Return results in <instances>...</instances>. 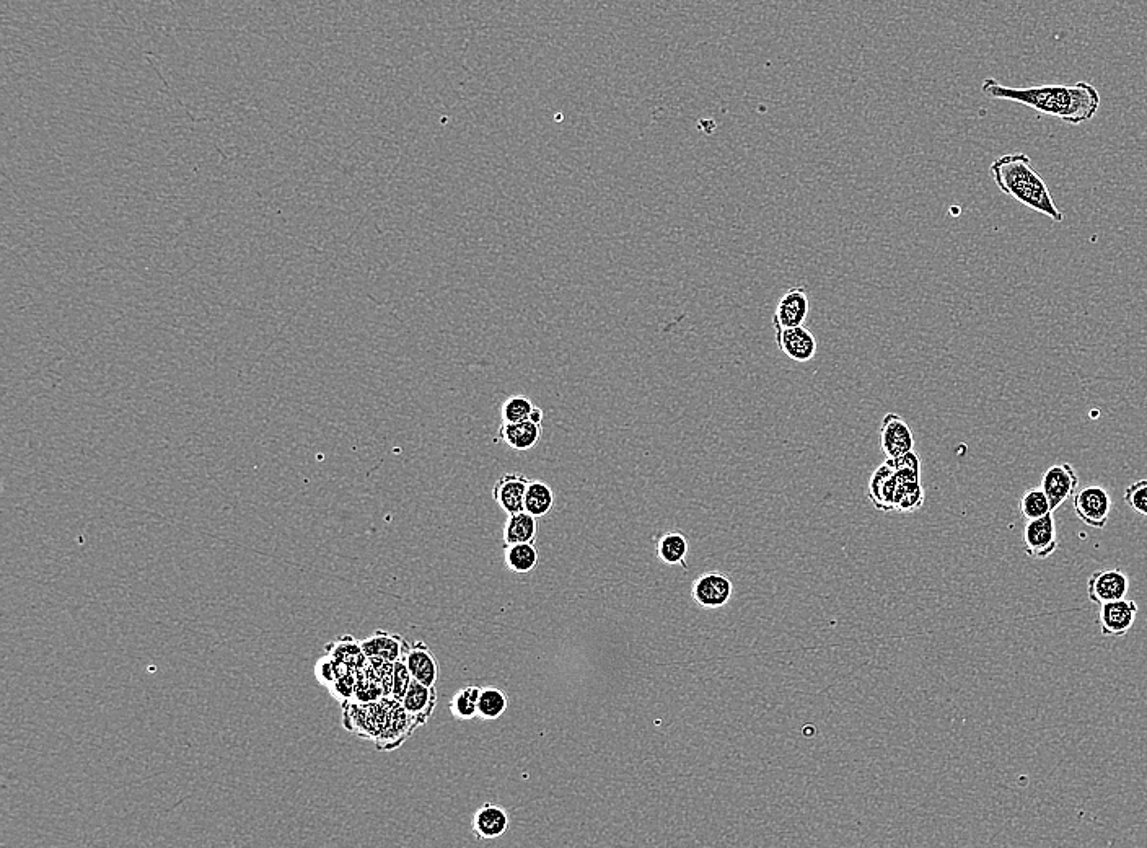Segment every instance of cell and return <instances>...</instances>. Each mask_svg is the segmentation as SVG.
Wrapping results in <instances>:
<instances>
[{"mask_svg": "<svg viewBox=\"0 0 1147 848\" xmlns=\"http://www.w3.org/2000/svg\"><path fill=\"white\" fill-rule=\"evenodd\" d=\"M809 296L802 288H792L779 299L773 317V327H802L809 317Z\"/></svg>", "mask_w": 1147, "mask_h": 848, "instance_id": "obj_12", "label": "cell"}, {"mask_svg": "<svg viewBox=\"0 0 1147 848\" xmlns=\"http://www.w3.org/2000/svg\"><path fill=\"white\" fill-rule=\"evenodd\" d=\"M981 92L994 100H1007L1029 106L1042 115L1060 118L1064 123H1087L1100 110L1099 90L1086 80L1074 85H1032V87H1007L996 79H986L981 84Z\"/></svg>", "mask_w": 1147, "mask_h": 848, "instance_id": "obj_1", "label": "cell"}, {"mask_svg": "<svg viewBox=\"0 0 1147 848\" xmlns=\"http://www.w3.org/2000/svg\"><path fill=\"white\" fill-rule=\"evenodd\" d=\"M361 643L367 658L382 659L387 663H396V661L405 659L409 646H411V643L403 640L400 635L385 632V630H377L374 635L365 638Z\"/></svg>", "mask_w": 1147, "mask_h": 848, "instance_id": "obj_14", "label": "cell"}, {"mask_svg": "<svg viewBox=\"0 0 1147 848\" xmlns=\"http://www.w3.org/2000/svg\"><path fill=\"white\" fill-rule=\"evenodd\" d=\"M471 826L480 840L499 839L509 831V814L499 804L484 803L473 814Z\"/></svg>", "mask_w": 1147, "mask_h": 848, "instance_id": "obj_17", "label": "cell"}, {"mask_svg": "<svg viewBox=\"0 0 1147 848\" xmlns=\"http://www.w3.org/2000/svg\"><path fill=\"white\" fill-rule=\"evenodd\" d=\"M343 664L336 663L331 656L326 654L325 658H321L317 663V677L321 684L326 685L330 689L334 681L338 679L339 672H341Z\"/></svg>", "mask_w": 1147, "mask_h": 848, "instance_id": "obj_31", "label": "cell"}, {"mask_svg": "<svg viewBox=\"0 0 1147 848\" xmlns=\"http://www.w3.org/2000/svg\"><path fill=\"white\" fill-rule=\"evenodd\" d=\"M509 698L497 687H483L478 700V716L481 720H497L506 713Z\"/></svg>", "mask_w": 1147, "mask_h": 848, "instance_id": "obj_24", "label": "cell"}, {"mask_svg": "<svg viewBox=\"0 0 1147 848\" xmlns=\"http://www.w3.org/2000/svg\"><path fill=\"white\" fill-rule=\"evenodd\" d=\"M543 416H545L543 410L535 407L528 420L519 421V423H502L497 436L514 451H530L541 441Z\"/></svg>", "mask_w": 1147, "mask_h": 848, "instance_id": "obj_11", "label": "cell"}, {"mask_svg": "<svg viewBox=\"0 0 1147 848\" xmlns=\"http://www.w3.org/2000/svg\"><path fill=\"white\" fill-rule=\"evenodd\" d=\"M690 544L682 532H665L657 540V557L668 566H686Z\"/></svg>", "mask_w": 1147, "mask_h": 848, "instance_id": "obj_21", "label": "cell"}, {"mask_svg": "<svg viewBox=\"0 0 1147 848\" xmlns=\"http://www.w3.org/2000/svg\"><path fill=\"white\" fill-rule=\"evenodd\" d=\"M1073 508L1076 516L1086 526L1104 529L1112 511V496L1108 495L1104 486H1086L1073 496Z\"/></svg>", "mask_w": 1147, "mask_h": 848, "instance_id": "obj_4", "label": "cell"}, {"mask_svg": "<svg viewBox=\"0 0 1147 848\" xmlns=\"http://www.w3.org/2000/svg\"><path fill=\"white\" fill-rule=\"evenodd\" d=\"M1138 612V604L1126 597L1102 604L1099 614L1100 632L1107 638H1123L1133 628Z\"/></svg>", "mask_w": 1147, "mask_h": 848, "instance_id": "obj_8", "label": "cell"}, {"mask_svg": "<svg viewBox=\"0 0 1147 848\" xmlns=\"http://www.w3.org/2000/svg\"><path fill=\"white\" fill-rule=\"evenodd\" d=\"M357 681H359V669L344 666L343 664L338 679H336L330 687L331 695H333L338 702H341V705L349 702V700H352V697H354V694H356Z\"/></svg>", "mask_w": 1147, "mask_h": 848, "instance_id": "obj_27", "label": "cell"}, {"mask_svg": "<svg viewBox=\"0 0 1147 848\" xmlns=\"http://www.w3.org/2000/svg\"><path fill=\"white\" fill-rule=\"evenodd\" d=\"M554 506V493L548 483L540 482V480H530L528 483L527 493H525V503L523 509L532 516L540 517L546 516L550 513Z\"/></svg>", "mask_w": 1147, "mask_h": 848, "instance_id": "obj_22", "label": "cell"}, {"mask_svg": "<svg viewBox=\"0 0 1147 848\" xmlns=\"http://www.w3.org/2000/svg\"><path fill=\"white\" fill-rule=\"evenodd\" d=\"M880 449L887 459L915 451L913 431L897 413H887L880 424Z\"/></svg>", "mask_w": 1147, "mask_h": 848, "instance_id": "obj_9", "label": "cell"}, {"mask_svg": "<svg viewBox=\"0 0 1147 848\" xmlns=\"http://www.w3.org/2000/svg\"><path fill=\"white\" fill-rule=\"evenodd\" d=\"M1128 591H1130V578L1117 568L1095 571L1087 583L1090 602H1094L1097 606L1125 599Z\"/></svg>", "mask_w": 1147, "mask_h": 848, "instance_id": "obj_7", "label": "cell"}, {"mask_svg": "<svg viewBox=\"0 0 1147 848\" xmlns=\"http://www.w3.org/2000/svg\"><path fill=\"white\" fill-rule=\"evenodd\" d=\"M1125 503L1134 513L1147 517V478L1131 483L1125 490Z\"/></svg>", "mask_w": 1147, "mask_h": 848, "instance_id": "obj_29", "label": "cell"}, {"mask_svg": "<svg viewBox=\"0 0 1147 848\" xmlns=\"http://www.w3.org/2000/svg\"><path fill=\"white\" fill-rule=\"evenodd\" d=\"M436 703V687H429V685L421 684L414 679L409 685L405 697L401 698V705L409 715L413 716L414 720L418 721L419 726L424 725L431 718Z\"/></svg>", "mask_w": 1147, "mask_h": 848, "instance_id": "obj_18", "label": "cell"}, {"mask_svg": "<svg viewBox=\"0 0 1147 848\" xmlns=\"http://www.w3.org/2000/svg\"><path fill=\"white\" fill-rule=\"evenodd\" d=\"M403 661L408 666L409 674L414 681L429 685V687H436L437 681H439V663L426 643H422V641L411 643Z\"/></svg>", "mask_w": 1147, "mask_h": 848, "instance_id": "obj_15", "label": "cell"}, {"mask_svg": "<svg viewBox=\"0 0 1147 848\" xmlns=\"http://www.w3.org/2000/svg\"><path fill=\"white\" fill-rule=\"evenodd\" d=\"M774 332L781 353L794 363H809L817 356V338L804 325L792 328L774 327Z\"/></svg>", "mask_w": 1147, "mask_h": 848, "instance_id": "obj_10", "label": "cell"}, {"mask_svg": "<svg viewBox=\"0 0 1147 848\" xmlns=\"http://www.w3.org/2000/svg\"><path fill=\"white\" fill-rule=\"evenodd\" d=\"M732 596H734V583L721 571L703 573L691 584V597L701 609H722L729 604Z\"/></svg>", "mask_w": 1147, "mask_h": 848, "instance_id": "obj_3", "label": "cell"}, {"mask_svg": "<svg viewBox=\"0 0 1147 848\" xmlns=\"http://www.w3.org/2000/svg\"><path fill=\"white\" fill-rule=\"evenodd\" d=\"M538 535V517L527 513L525 509L520 513L509 514L504 526V544H535Z\"/></svg>", "mask_w": 1147, "mask_h": 848, "instance_id": "obj_19", "label": "cell"}, {"mask_svg": "<svg viewBox=\"0 0 1147 848\" xmlns=\"http://www.w3.org/2000/svg\"><path fill=\"white\" fill-rule=\"evenodd\" d=\"M325 650L326 654L331 656L336 663L354 667V669H362L365 664L369 663V658L365 656L364 650H362L361 641H357L351 635L341 636L330 645H326Z\"/></svg>", "mask_w": 1147, "mask_h": 848, "instance_id": "obj_20", "label": "cell"}, {"mask_svg": "<svg viewBox=\"0 0 1147 848\" xmlns=\"http://www.w3.org/2000/svg\"><path fill=\"white\" fill-rule=\"evenodd\" d=\"M411 682H413V677L409 674L405 661H403V659L396 661V663L393 664L392 694H390V700L401 702V698L405 697Z\"/></svg>", "mask_w": 1147, "mask_h": 848, "instance_id": "obj_30", "label": "cell"}, {"mask_svg": "<svg viewBox=\"0 0 1147 848\" xmlns=\"http://www.w3.org/2000/svg\"><path fill=\"white\" fill-rule=\"evenodd\" d=\"M1024 545L1027 557L1032 560H1046L1058 548L1056 539V526L1053 513H1048L1040 519L1027 521L1024 530Z\"/></svg>", "mask_w": 1147, "mask_h": 848, "instance_id": "obj_6", "label": "cell"}, {"mask_svg": "<svg viewBox=\"0 0 1147 848\" xmlns=\"http://www.w3.org/2000/svg\"><path fill=\"white\" fill-rule=\"evenodd\" d=\"M1020 513L1024 516L1025 521L1040 519V517L1051 513L1050 501L1046 498L1045 491L1042 488H1030V490L1025 491L1020 498Z\"/></svg>", "mask_w": 1147, "mask_h": 848, "instance_id": "obj_26", "label": "cell"}, {"mask_svg": "<svg viewBox=\"0 0 1147 848\" xmlns=\"http://www.w3.org/2000/svg\"><path fill=\"white\" fill-rule=\"evenodd\" d=\"M533 410H535V405L530 398L514 395L502 403V420L504 423H519V421L528 420L532 416Z\"/></svg>", "mask_w": 1147, "mask_h": 848, "instance_id": "obj_28", "label": "cell"}, {"mask_svg": "<svg viewBox=\"0 0 1147 848\" xmlns=\"http://www.w3.org/2000/svg\"><path fill=\"white\" fill-rule=\"evenodd\" d=\"M528 480L523 473L512 472L502 475L493 488V498L499 508L509 514L523 511L525 493H527Z\"/></svg>", "mask_w": 1147, "mask_h": 848, "instance_id": "obj_13", "label": "cell"}, {"mask_svg": "<svg viewBox=\"0 0 1147 848\" xmlns=\"http://www.w3.org/2000/svg\"><path fill=\"white\" fill-rule=\"evenodd\" d=\"M481 687L470 685L458 690L450 702V712L457 720H473L478 716V700H480Z\"/></svg>", "mask_w": 1147, "mask_h": 848, "instance_id": "obj_25", "label": "cell"}, {"mask_svg": "<svg viewBox=\"0 0 1147 848\" xmlns=\"http://www.w3.org/2000/svg\"><path fill=\"white\" fill-rule=\"evenodd\" d=\"M895 490H897V473L892 465L885 462L872 473L867 496L875 509L888 513L895 511Z\"/></svg>", "mask_w": 1147, "mask_h": 848, "instance_id": "obj_16", "label": "cell"}, {"mask_svg": "<svg viewBox=\"0 0 1147 848\" xmlns=\"http://www.w3.org/2000/svg\"><path fill=\"white\" fill-rule=\"evenodd\" d=\"M538 548L535 544L506 545V565L515 575H528L538 565Z\"/></svg>", "mask_w": 1147, "mask_h": 848, "instance_id": "obj_23", "label": "cell"}, {"mask_svg": "<svg viewBox=\"0 0 1147 848\" xmlns=\"http://www.w3.org/2000/svg\"><path fill=\"white\" fill-rule=\"evenodd\" d=\"M991 177L1004 195L1011 196L1025 208L1050 217L1053 222H1063L1064 214L1056 206L1046 185L1033 167L1029 155L1024 152L1001 155L989 167Z\"/></svg>", "mask_w": 1147, "mask_h": 848, "instance_id": "obj_2", "label": "cell"}, {"mask_svg": "<svg viewBox=\"0 0 1147 848\" xmlns=\"http://www.w3.org/2000/svg\"><path fill=\"white\" fill-rule=\"evenodd\" d=\"M1040 488L1050 501L1051 513L1060 509L1069 498L1076 495L1079 488V475L1071 464L1051 465L1042 475Z\"/></svg>", "mask_w": 1147, "mask_h": 848, "instance_id": "obj_5", "label": "cell"}]
</instances>
